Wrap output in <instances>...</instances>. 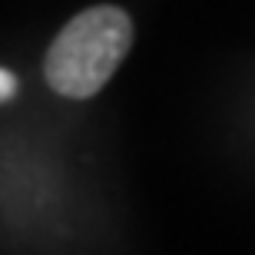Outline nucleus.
Wrapping results in <instances>:
<instances>
[{
    "instance_id": "nucleus-1",
    "label": "nucleus",
    "mask_w": 255,
    "mask_h": 255,
    "mask_svg": "<svg viewBox=\"0 0 255 255\" xmlns=\"http://www.w3.org/2000/svg\"><path fill=\"white\" fill-rule=\"evenodd\" d=\"M132 50V20L116 3H93L66 20L43 57V80L66 100L103 90Z\"/></svg>"
},
{
    "instance_id": "nucleus-2",
    "label": "nucleus",
    "mask_w": 255,
    "mask_h": 255,
    "mask_svg": "<svg viewBox=\"0 0 255 255\" xmlns=\"http://www.w3.org/2000/svg\"><path fill=\"white\" fill-rule=\"evenodd\" d=\"M20 90V80L13 70H7V66H0V103H10L13 96H17Z\"/></svg>"
}]
</instances>
